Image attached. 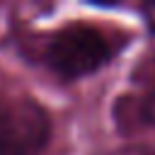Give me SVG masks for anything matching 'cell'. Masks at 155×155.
<instances>
[{"label": "cell", "instance_id": "1", "mask_svg": "<svg viewBox=\"0 0 155 155\" xmlns=\"http://www.w3.org/2000/svg\"><path fill=\"white\" fill-rule=\"evenodd\" d=\"M133 44V31L107 29L87 19H70L48 29L15 27L5 39V46L22 63L41 70L63 87L97 78Z\"/></svg>", "mask_w": 155, "mask_h": 155}, {"label": "cell", "instance_id": "2", "mask_svg": "<svg viewBox=\"0 0 155 155\" xmlns=\"http://www.w3.org/2000/svg\"><path fill=\"white\" fill-rule=\"evenodd\" d=\"M56 140V116L29 92L0 90V155H46Z\"/></svg>", "mask_w": 155, "mask_h": 155}, {"label": "cell", "instance_id": "3", "mask_svg": "<svg viewBox=\"0 0 155 155\" xmlns=\"http://www.w3.org/2000/svg\"><path fill=\"white\" fill-rule=\"evenodd\" d=\"M111 126L119 136L133 138L155 131V82L140 85L133 92H121L109 107Z\"/></svg>", "mask_w": 155, "mask_h": 155}, {"label": "cell", "instance_id": "4", "mask_svg": "<svg viewBox=\"0 0 155 155\" xmlns=\"http://www.w3.org/2000/svg\"><path fill=\"white\" fill-rule=\"evenodd\" d=\"M94 155H155V143H128L121 148H111Z\"/></svg>", "mask_w": 155, "mask_h": 155}]
</instances>
